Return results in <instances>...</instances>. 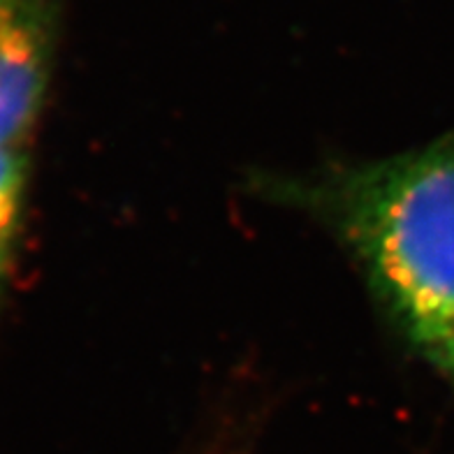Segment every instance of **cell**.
<instances>
[{"mask_svg":"<svg viewBox=\"0 0 454 454\" xmlns=\"http://www.w3.org/2000/svg\"><path fill=\"white\" fill-rule=\"evenodd\" d=\"M253 191L329 230L389 323L454 387V128L401 156L260 174Z\"/></svg>","mask_w":454,"mask_h":454,"instance_id":"cell-1","label":"cell"},{"mask_svg":"<svg viewBox=\"0 0 454 454\" xmlns=\"http://www.w3.org/2000/svg\"><path fill=\"white\" fill-rule=\"evenodd\" d=\"M66 10L67 0H0V146L30 149Z\"/></svg>","mask_w":454,"mask_h":454,"instance_id":"cell-2","label":"cell"},{"mask_svg":"<svg viewBox=\"0 0 454 454\" xmlns=\"http://www.w3.org/2000/svg\"><path fill=\"white\" fill-rule=\"evenodd\" d=\"M30 188V149L0 146V309L17 267Z\"/></svg>","mask_w":454,"mask_h":454,"instance_id":"cell-3","label":"cell"}]
</instances>
